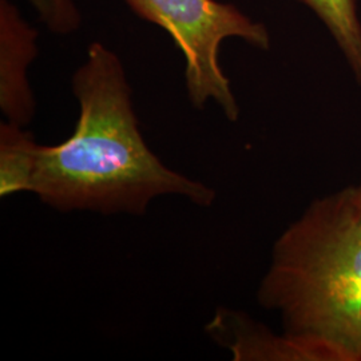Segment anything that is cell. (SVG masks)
<instances>
[{"label":"cell","mask_w":361,"mask_h":361,"mask_svg":"<svg viewBox=\"0 0 361 361\" xmlns=\"http://www.w3.org/2000/svg\"><path fill=\"white\" fill-rule=\"evenodd\" d=\"M73 90L80 110L74 133L59 145H40L31 193L43 204L61 212L137 216L161 195H180L202 207L213 204V189L169 169L147 147L114 52L92 43Z\"/></svg>","instance_id":"6da1fadb"},{"label":"cell","mask_w":361,"mask_h":361,"mask_svg":"<svg viewBox=\"0 0 361 361\" xmlns=\"http://www.w3.org/2000/svg\"><path fill=\"white\" fill-rule=\"evenodd\" d=\"M258 302L307 361H361V209L355 186L316 198L277 238Z\"/></svg>","instance_id":"7a4b0ae2"},{"label":"cell","mask_w":361,"mask_h":361,"mask_svg":"<svg viewBox=\"0 0 361 361\" xmlns=\"http://www.w3.org/2000/svg\"><path fill=\"white\" fill-rule=\"evenodd\" d=\"M134 13L165 28L185 61L186 90L190 102L201 109L213 99L231 121L240 110L231 82L219 63L221 42L229 37L245 39L258 49H269L264 25L255 23L232 4L216 0H126Z\"/></svg>","instance_id":"3957f363"},{"label":"cell","mask_w":361,"mask_h":361,"mask_svg":"<svg viewBox=\"0 0 361 361\" xmlns=\"http://www.w3.org/2000/svg\"><path fill=\"white\" fill-rule=\"evenodd\" d=\"M37 32L19 18L13 6L0 3V106L8 122L26 126L35 110L27 67L37 55Z\"/></svg>","instance_id":"277c9868"},{"label":"cell","mask_w":361,"mask_h":361,"mask_svg":"<svg viewBox=\"0 0 361 361\" xmlns=\"http://www.w3.org/2000/svg\"><path fill=\"white\" fill-rule=\"evenodd\" d=\"M40 145L13 122L0 125V195L32 192Z\"/></svg>","instance_id":"5b68a950"},{"label":"cell","mask_w":361,"mask_h":361,"mask_svg":"<svg viewBox=\"0 0 361 361\" xmlns=\"http://www.w3.org/2000/svg\"><path fill=\"white\" fill-rule=\"evenodd\" d=\"M325 23L361 83V23L356 0H300Z\"/></svg>","instance_id":"8992f818"},{"label":"cell","mask_w":361,"mask_h":361,"mask_svg":"<svg viewBox=\"0 0 361 361\" xmlns=\"http://www.w3.org/2000/svg\"><path fill=\"white\" fill-rule=\"evenodd\" d=\"M40 13L42 20L54 32L67 34L74 31L80 22L75 6L71 0H30Z\"/></svg>","instance_id":"52a82bcc"},{"label":"cell","mask_w":361,"mask_h":361,"mask_svg":"<svg viewBox=\"0 0 361 361\" xmlns=\"http://www.w3.org/2000/svg\"><path fill=\"white\" fill-rule=\"evenodd\" d=\"M355 189H356V197H357V202H359V207L361 209V180L359 185H356L355 186Z\"/></svg>","instance_id":"ba28073f"}]
</instances>
